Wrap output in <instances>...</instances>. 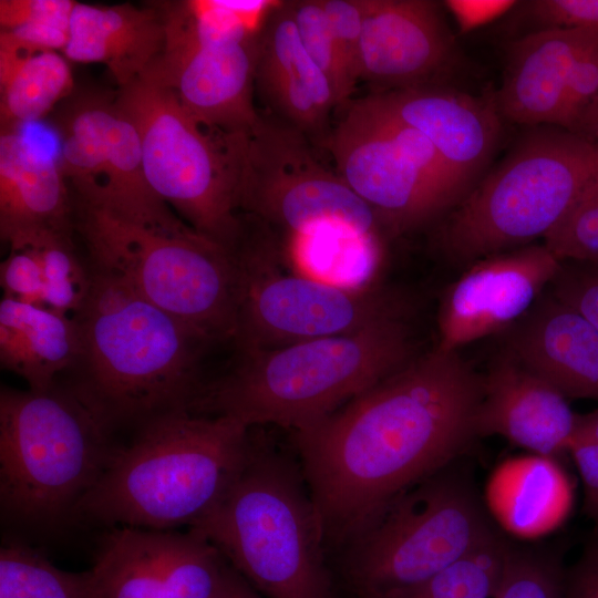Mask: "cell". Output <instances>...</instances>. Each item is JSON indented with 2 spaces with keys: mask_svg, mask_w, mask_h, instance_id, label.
Wrapping results in <instances>:
<instances>
[{
  "mask_svg": "<svg viewBox=\"0 0 598 598\" xmlns=\"http://www.w3.org/2000/svg\"><path fill=\"white\" fill-rule=\"evenodd\" d=\"M482 375L435 348L293 433L327 550L340 551L400 493L477 439Z\"/></svg>",
  "mask_w": 598,
  "mask_h": 598,
  "instance_id": "obj_1",
  "label": "cell"
},
{
  "mask_svg": "<svg viewBox=\"0 0 598 598\" xmlns=\"http://www.w3.org/2000/svg\"><path fill=\"white\" fill-rule=\"evenodd\" d=\"M251 429L188 409L156 416L116 445L72 517L107 527L176 530L194 527L240 471Z\"/></svg>",
  "mask_w": 598,
  "mask_h": 598,
  "instance_id": "obj_2",
  "label": "cell"
},
{
  "mask_svg": "<svg viewBox=\"0 0 598 598\" xmlns=\"http://www.w3.org/2000/svg\"><path fill=\"white\" fill-rule=\"evenodd\" d=\"M90 267V291L74 317L81 355L71 385L113 432L189 409L203 386L198 364L209 341L115 276Z\"/></svg>",
  "mask_w": 598,
  "mask_h": 598,
  "instance_id": "obj_3",
  "label": "cell"
},
{
  "mask_svg": "<svg viewBox=\"0 0 598 598\" xmlns=\"http://www.w3.org/2000/svg\"><path fill=\"white\" fill-rule=\"evenodd\" d=\"M399 315L349 334L241 352L225 377L203 385L189 410L252 429L292 433L324 419L414 359Z\"/></svg>",
  "mask_w": 598,
  "mask_h": 598,
  "instance_id": "obj_4",
  "label": "cell"
},
{
  "mask_svg": "<svg viewBox=\"0 0 598 598\" xmlns=\"http://www.w3.org/2000/svg\"><path fill=\"white\" fill-rule=\"evenodd\" d=\"M192 529L266 598H333L319 517L298 458L261 442Z\"/></svg>",
  "mask_w": 598,
  "mask_h": 598,
  "instance_id": "obj_5",
  "label": "cell"
},
{
  "mask_svg": "<svg viewBox=\"0 0 598 598\" xmlns=\"http://www.w3.org/2000/svg\"><path fill=\"white\" fill-rule=\"evenodd\" d=\"M73 199V229L89 264L126 283L209 342L234 337L239 305L235 254L187 224L146 225Z\"/></svg>",
  "mask_w": 598,
  "mask_h": 598,
  "instance_id": "obj_6",
  "label": "cell"
},
{
  "mask_svg": "<svg viewBox=\"0 0 598 598\" xmlns=\"http://www.w3.org/2000/svg\"><path fill=\"white\" fill-rule=\"evenodd\" d=\"M112 429L72 385L0 393V502L32 525L69 516L117 444Z\"/></svg>",
  "mask_w": 598,
  "mask_h": 598,
  "instance_id": "obj_7",
  "label": "cell"
},
{
  "mask_svg": "<svg viewBox=\"0 0 598 598\" xmlns=\"http://www.w3.org/2000/svg\"><path fill=\"white\" fill-rule=\"evenodd\" d=\"M598 174V143L535 126L461 199L442 231L453 262L467 265L545 238Z\"/></svg>",
  "mask_w": 598,
  "mask_h": 598,
  "instance_id": "obj_8",
  "label": "cell"
},
{
  "mask_svg": "<svg viewBox=\"0 0 598 598\" xmlns=\"http://www.w3.org/2000/svg\"><path fill=\"white\" fill-rule=\"evenodd\" d=\"M501 530L463 456L394 497L340 553L341 574L358 598L420 585Z\"/></svg>",
  "mask_w": 598,
  "mask_h": 598,
  "instance_id": "obj_9",
  "label": "cell"
},
{
  "mask_svg": "<svg viewBox=\"0 0 598 598\" xmlns=\"http://www.w3.org/2000/svg\"><path fill=\"white\" fill-rule=\"evenodd\" d=\"M115 99L137 130L152 192L193 229L233 249L244 225L237 189L245 134L200 124L148 69Z\"/></svg>",
  "mask_w": 598,
  "mask_h": 598,
  "instance_id": "obj_10",
  "label": "cell"
},
{
  "mask_svg": "<svg viewBox=\"0 0 598 598\" xmlns=\"http://www.w3.org/2000/svg\"><path fill=\"white\" fill-rule=\"evenodd\" d=\"M239 305L233 339L241 352L349 334L403 315L390 293L271 268L270 247L246 224L235 247Z\"/></svg>",
  "mask_w": 598,
  "mask_h": 598,
  "instance_id": "obj_11",
  "label": "cell"
},
{
  "mask_svg": "<svg viewBox=\"0 0 598 598\" xmlns=\"http://www.w3.org/2000/svg\"><path fill=\"white\" fill-rule=\"evenodd\" d=\"M298 132L261 118L245 136L238 210L297 237L342 231L379 241L382 228L372 209L312 158Z\"/></svg>",
  "mask_w": 598,
  "mask_h": 598,
  "instance_id": "obj_12",
  "label": "cell"
},
{
  "mask_svg": "<svg viewBox=\"0 0 598 598\" xmlns=\"http://www.w3.org/2000/svg\"><path fill=\"white\" fill-rule=\"evenodd\" d=\"M155 4L163 17L165 43L148 70L204 126L226 134L251 133L261 118L252 102L259 37L210 38L194 28L179 1Z\"/></svg>",
  "mask_w": 598,
  "mask_h": 598,
  "instance_id": "obj_13",
  "label": "cell"
},
{
  "mask_svg": "<svg viewBox=\"0 0 598 598\" xmlns=\"http://www.w3.org/2000/svg\"><path fill=\"white\" fill-rule=\"evenodd\" d=\"M97 598H220L234 568L200 533L112 527L89 569Z\"/></svg>",
  "mask_w": 598,
  "mask_h": 598,
  "instance_id": "obj_14",
  "label": "cell"
},
{
  "mask_svg": "<svg viewBox=\"0 0 598 598\" xmlns=\"http://www.w3.org/2000/svg\"><path fill=\"white\" fill-rule=\"evenodd\" d=\"M330 147L337 174L372 209L382 230L413 229L451 207L402 154L367 97L349 109Z\"/></svg>",
  "mask_w": 598,
  "mask_h": 598,
  "instance_id": "obj_15",
  "label": "cell"
},
{
  "mask_svg": "<svg viewBox=\"0 0 598 598\" xmlns=\"http://www.w3.org/2000/svg\"><path fill=\"white\" fill-rule=\"evenodd\" d=\"M561 261L543 245H528L471 264L445 291L435 348L445 352L507 330L547 290Z\"/></svg>",
  "mask_w": 598,
  "mask_h": 598,
  "instance_id": "obj_16",
  "label": "cell"
},
{
  "mask_svg": "<svg viewBox=\"0 0 598 598\" xmlns=\"http://www.w3.org/2000/svg\"><path fill=\"white\" fill-rule=\"evenodd\" d=\"M359 79L383 91L424 86L458 58L440 6L429 0H363Z\"/></svg>",
  "mask_w": 598,
  "mask_h": 598,
  "instance_id": "obj_17",
  "label": "cell"
},
{
  "mask_svg": "<svg viewBox=\"0 0 598 598\" xmlns=\"http://www.w3.org/2000/svg\"><path fill=\"white\" fill-rule=\"evenodd\" d=\"M482 378L477 437L502 436L539 456L568 453L578 413L561 392L506 350Z\"/></svg>",
  "mask_w": 598,
  "mask_h": 598,
  "instance_id": "obj_18",
  "label": "cell"
},
{
  "mask_svg": "<svg viewBox=\"0 0 598 598\" xmlns=\"http://www.w3.org/2000/svg\"><path fill=\"white\" fill-rule=\"evenodd\" d=\"M369 97L392 117L420 131L466 189L499 136L502 117L493 97L483 100L431 85L380 91Z\"/></svg>",
  "mask_w": 598,
  "mask_h": 598,
  "instance_id": "obj_19",
  "label": "cell"
},
{
  "mask_svg": "<svg viewBox=\"0 0 598 598\" xmlns=\"http://www.w3.org/2000/svg\"><path fill=\"white\" fill-rule=\"evenodd\" d=\"M506 351L569 399L598 401V330L547 290L507 329Z\"/></svg>",
  "mask_w": 598,
  "mask_h": 598,
  "instance_id": "obj_20",
  "label": "cell"
},
{
  "mask_svg": "<svg viewBox=\"0 0 598 598\" xmlns=\"http://www.w3.org/2000/svg\"><path fill=\"white\" fill-rule=\"evenodd\" d=\"M596 42L598 32L582 29L532 30L513 41L493 96L499 116L532 127L558 126L571 65Z\"/></svg>",
  "mask_w": 598,
  "mask_h": 598,
  "instance_id": "obj_21",
  "label": "cell"
},
{
  "mask_svg": "<svg viewBox=\"0 0 598 598\" xmlns=\"http://www.w3.org/2000/svg\"><path fill=\"white\" fill-rule=\"evenodd\" d=\"M74 233L73 199L58 158L21 131L0 132V236Z\"/></svg>",
  "mask_w": 598,
  "mask_h": 598,
  "instance_id": "obj_22",
  "label": "cell"
},
{
  "mask_svg": "<svg viewBox=\"0 0 598 598\" xmlns=\"http://www.w3.org/2000/svg\"><path fill=\"white\" fill-rule=\"evenodd\" d=\"M164 43V21L155 2L136 7L76 1L62 54L71 62L103 63L122 87L150 68Z\"/></svg>",
  "mask_w": 598,
  "mask_h": 598,
  "instance_id": "obj_23",
  "label": "cell"
},
{
  "mask_svg": "<svg viewBox=\"0 0 598 598\" xmlns=\"http://www.w3.org/2000/svg\"><path fill=\"white\" fill-rule=\"evenodd\" d=\"M81 336L73 318L49 308L3 297L0 302V362L34 391L53 386L74 368Z\"/></svg>",
  "mask_w": 598,
  "mask_h": 598,
  "instance_id": "obj_24",
  "label": "cell"
},
{
  "mask_svg": "<svg viewBox=\"0 0 598 598\" xmlns=\"http://www.w3.org/2000/svg\"><path fill=\"white\" fill-rule=\"evenodd\" d=\"M70 61L0 33V132L48 117L75 90Z\"/></svg>",
  "mask_w": 598,
  "mask_h": 598,
  "instance_id": "obj_25",
  "label": "cell"
},
{
  "mask_svg": "<svg viewBox=\"0 0 598 598\" xmlns=\"http://www.w3.org/2000/svg\"><path fill=\"white\" fill-rule=\"evenodd\" d=\"M491 496L498 518L511 532L535 535L564 517L570 491L556 458L532 454L501 471Z\"/></svg>",
  "mask_w": 598,
  "mask_h": 598,
  "instance_id": "obj_26",
  "label": "cell"
},
{
  "mask_svg": "<svg viewBox=\"0 0 598 598\" xmlns=\"http://www.w3.org/2000/svg\"><path fill=\"white\" fill-rule=\"evenodd\" d=\"M0 598H97L90 570L72 573L16 540L0 548Z\"/></svg>",
  "mask_w": 598,
  "mask_h": 598,
  "instance_id": "obj_27",
  "label": "cell"
},
{
  "mask_svg": "<svg viewBox=\"0 0 598 598\" xmlns=\"http://www.w3.org/2000/svg\"><path fill=\"white\" fill-rule=\"evenodd\" d=\"M74 233L43 231L14 241L37 256L43 276V307L73 318L83 307L92 281L90 265L79 258L73 245Z\"/></svg>",
  "mask_w": 598,
  "mask_h": 598,
  "instance_id": "obj_28",
  "label": "cell"
},
{
  "mask_svg": "<svg viewBox=\"0 0 598 598\" xmlns=\"http://www.w3.org/2000/svg\"><path fill=\"white\" fill-rule=\"evenodd\" d=\"M508 543L499 532L429 580L377 598H493Z\"/></svg>",
  "mask_w": 598,
  "mask_h": 598,
  "instance_id": "obj_29",
  "label": "cell"
},
{
  "mask_svg": "<svg viewBox=\"0 0 598 598\" xmlns=\"http://www.w3.org/2000/svg\"><path fill=\"white\" fill-rule=\"evenodd\" d=\"M73 0H0V33L30 48L63 52Z\"/></svg>",
  "mask_w": 598,
  "mask_h": 598,
  "instance_id": "obj_30",
  "label": "cell"
},
{
  "mask_svg": "<svg viewBox=\"0 0 598 598\" xmlns=\"http://www.w3.org/2000/svg\"><path fill=\"white\" fill-rule=\"evenodd\" d=\"M564 577L555 550L509 540L493 598H565Z\"/></svg>",
  "mask_w": 598,
  "mask_h": 598,
  "instance_id": "obj_31",
  "label": "cell"
},
{
  "mask_svg": "<svg viewBox=\"0 0 598 598\" xmlns=\"http://www.w3.org/2000/svg\"><path fill=\"white\" fill-rule=\"evenodd\" d=\"M295 23L309 58L330 81L337 104L353 92L343 69L321 0L290 1Z\"/></svg>",
  "mask_w": 598,
  "mask_h": 598,
  "instance_id": "obj_32",
  "label": "cell"
},
{
  "mask_svg": "<svg viewBox=\"0 0 598 598\" xmlns=\"http://www.w3.org/2000/svg\"><path fill=\"white\" fill-rule=\"evenodd\" d=\"M367 99L402 154L451 206L461 200L466 187L454 175L433 144L420 131L382 111L369 96Z\"/></svg>",
  "mask_w": 598,
  "mask_h": 598,
  "instance_id": "obj_33",
  "label": "cell"
},
{
  "mask_svg": "<svg viewBox=\"0 0 598 598\" xmlns=\"http://www.w3.org/2000/svg\"><path fill=\"white\" fill-rule=\"evenodd\" d=\"M343 69L351 85L359 80L363 0H321Z\"/></svg>",
  "mask_w": 598,
  "mask_h": 598,
  "instance_id": "obj_34",
  "label": "cell"
},
{
  "mask_svg": "<svg viewBox=\"0 0 598 598\" xmlns=\"http://www.w3.org/2000/svg\"><path fill=\"white\" fill-rule=\"evenodd\" d=\"M579 473L584 512L598 526V408L578 414L568 453Z\"/></svg>",
  "mask_w": 598,
  "mask_h": 598,
  "instance_id": "obj_35",
  "label": "cell"
},
{
  "mask_svg": "<svg viewBox=\"0 0 598 598\" xmlns=\"http://www.w3.org/2000/svg\"><path fill=\"white\" fill-rule=\"evenodd\" d=\"M548 290L598 330V262L561 261Z\"/></svg>",
  "mask_w": 598,
  "mask_h": 598,
  "instance_id": "obj_36",
  "label": "cell"
},
{
  "mask_svg": "<svg viewBox=\"0 0 598 598\" xmlns=\"http://www.w3.org/2000/svg\"><path fill=\"white\" fill-rule=\"evenodd\" d=\"M598 95V42L584 50L569 71L558 126L573 131Z\"/></svg>",
  "mask_w": 598,
  "mask_h": 598,
  "instance_id": "obj_37",
  "label": "cell"
},
{
  "mask_svg": "<svg viewBox=\"0 0 598 598\" xmlns=\"http://www.w3.org/2000/svg\"><path fill=\"white\" fill-rule=\"evenodd\" d=\"M0 265L3 297L43 307L44 282L40 262L27 246H10Z\"/></svg>",
  "mask_w": 598,
  "mask_h": 598,
  "instance_id": "obj_38",
  "label": "cell"
},
{
  "mask_svg": "<svg viewBox=\"0 0 598 598\" xmlns=\"http://www.w3.org/2000/svg\"><path fill=\"white\" fill-rule=\"evenodd\" d=\"M525 13L540 29H582L598 32V0H533Z\"/></svg>",
  "mask_w": 598,
  "mask_h": 598,
  "instance_id": "obj_39",
  "label": "cell"
},
{
  "mask_svg": "<svg viewBox=\"0 0 598 598\" xmlns=\"http://www.w3.org/2000/svg\"><path fill=\"white\" fill-rule=\"evenodd\" d=\"M565 598H598V526L576 564L564 577Z\"/></svg>",
  "mask_w": 598,
  "mask_h": 598,
  "instance_id": "obj_40",
  "label": "cell"
},
{
  "mask_svg": "<svg viewBox=\"0 0 598 598\" xmlns=\"http://www.w3.org/2000/svg\"><path fill=\"white\" fill-rule=\"evenodd\" d=\"M442 3L454 17L460 31L467 33L501 18L518 2L512 0H447Z\"/></svg>",
  "mask_w": 598,
  "mask_h": 598,
  "instance_id": "obj_41",
  "label": "cell"
},
{
  "mask_svg": "<svg viewBox=\"0 0 598 598\" xmlns=\"http://www.w3.org/2000/svg\"><path fill=\"white\" fill-rule=\"evenodd\" d=\"M571 132L598 143V95L581 114Z\"/></svg>",
  "mask_w": 598,
  "mask_h": 598,
  "instance_id": "obj_42",
  "label": "cell"
},
{
  "mask_svg": "<svg viewBox=\"0 0 598 598\" xmlns=\"http://www.w3.org/2000/svg\"><path fill=\"white\" fill-rule=\"evenodd\" d=\"M220 598H262L236 570Z\"/></svg>",
  "mask_w": 598,
  "mask_h": 598,
  "instance_id": "obj_43",
  "label": "cell"
},
{
  "mask_svg": "<svg viewBox=\"0 0 598 598\" xmlns=\"http://www.w3.org/2000/svg\"><path fill=\"white\" fill-rule=\"evenodd\" d=\"M594 194H595L596 206H597V212H598V175L596 176L594 181Z\"/></svg>",
  "mask_w": 598,
  "mask_h": 598,
  "instance_id": "obj_44",
  "label": "cell"
}]
</instances>
